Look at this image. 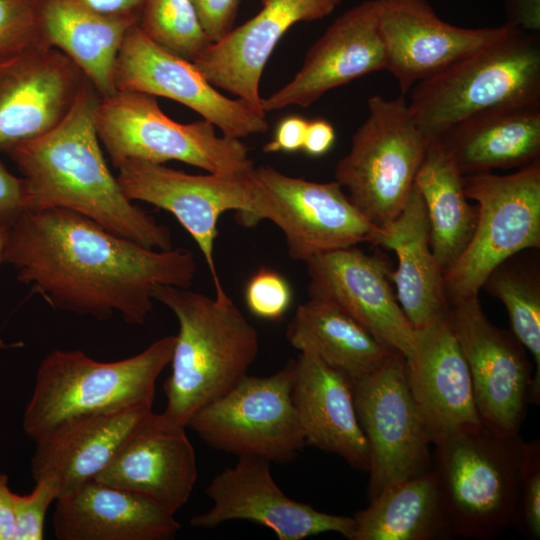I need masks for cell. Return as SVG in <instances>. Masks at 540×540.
<instances>
[{
  "mask_svg": "<svg viewBox=\"0 0 540 540\" xmlns=\"http://www.w3.org/2000/svg\"><path fill=\"white\" fill-rule=\"evenodd\" d=\"M3 263L52 308L143 325L158 284L188 288L197 264L187 249L155 250L77 212H24L9 228Z\"/></svg>",
  "mask_w": 540,
  "mask_h": 540,
  "instance_id": "obj_1",
  "label": "cell"
},
{
  "mask_svg": "<svg viewBox=\"0 0 540 540\" xmlns=\"http://www.w3.org/2000/svg\"><path fill=\"white\" fill-rule=\"evenodd\" d=\"M99 97L87 79L60 124L5 152L25 181L27 211L71 210L147 248L170 250V229L135 206L108 168L94 120Z\"/></svg>",
  "mask_w": 540,
  "mask_h": 540,
  "instance_id": "obj_2",
  "label": "cell"
},
{
  "mask_svg": "<svg viewBox=\"0 0 540 540\" xmlns=\"http://www.w3.org/2000/svg\"><path fill=\"white\" fill-rule=\"evenodd\" d=\"M152 298L167 306L179 324L162 413L186 427L194 413L247 375L259 351L258 332L226 292L211 298L158 284Z\"/></svg>",
  "mask_w": 540,
  "mask_h": 540,
  "instance_id": "obj_3",
  "label": "cell"
},
{
  "mask_svg": "<svg viewBox=\"0 0 540 540\" xmlns=\"http://www.w3.org/2000/svg\"><path fill=\"white\" fill-rule=\"evenodd\" d=\"M411 90L410 113L429 141L485 111L540 106V39L510 25L499 38Z\"/></svg>",
  "mask_w": 540,
  "mask_h": 540,
  "instance_id": "obj_4",
  "label": "cell"
},
{
  "mask_svg": "<svg viewBox=\"0 0 540 540\" xmlns=\"http://www.w3.org/2000/svg\"><path fill=\"white\" fill-rule=\"evenodd\" d=\"M524 442L482 424L434 440L432 471L454 536L488 540L516 522Z\"/></svg>",
  "mask_w": 540,
  "mask_h": 540,
  "instance_id": "obj_5",
  "label": "cell"
},
{
  "mask_svg": "<svg viewBox=\"0 0 540 540\" xmlns=\"http://www.w3.org/2000/svg\"><path fill=\"white\" fill-rule=\"evenodd\" d=\"M175 336L153 342L117 361L101 362L79 349L54 350L41 361L23 415V429L33 439L80 415L153 404L155 385L170 363Z\"/></svg>",
  "mask_w": 540,
  "mask_h": 540,
  "instance_id": "obj_6",
  "label": "cell"
},
{
  "mask_svg": "<svg viewBox=\"0 0 540 540\" xmlns=\"http://www.w3.org/2000/svg\"><path fill=\"white\" fill-rule=\"evenodd\" d=\"M94 120L99 141L116 168L126 160H176L208 173L246 175L255 167L240 139L218 135L204 119L176 122L149 94L116 91L100 96Z\"/></svg>",
  "mask_w": 540,
  "mask_h": 540,
  "instance_id": "obj_7",
  "label": "cell"
},
{
  "mask_svg": "<svg viewBox=\"0 0 540 540\" xmlns=\"http://www.w3.org/2000/svg\"><path fill=\"white\" fill-rule=\"evenodd\" d=\"M368 114L335 168V181L358 210L382 228L403 210L429 140L415 123L405 95H374Z\"/></svg>",
  "mask_w": 540,
  "mask_h": 540,
  "instance_id": "obj_8",
  "label": "cell"
},
{
  "mask_svg": "<svg viewBox=\"0 0 540 540\" xmlns=\"http://www.w3.org/2000/svg\"><path fill=\"white\" fill-rule=\"evenodd\" d=\"M237 219L249 227L271 221L282 231L288 255L304 263L360 243L375 245L381 233L335 180L310 181L271 166L254 167L250 172L247 205Z\"/></svg>",
  "mask_w": 540,
  "mask_h": 540,
  "instance_id": "obj_9",
  "label": "cell"
},
{
  "mask_svg": "<svg viewBox=\"0 0 540 540\" xmlns=\"http://www.w3.org/2000/svg\"><path fill=\"white\" fill-rule=\"evenodd\" d=\"M462 182L478 218L468 246L444 273L449 303L478 295L500 263L540 247V159L512 174H469Z\"/></svg>",
  "mask_w": 540,
  "mask_h": 540,
  "instance_id": "obj_10",
  "label": "cell"
},
{
  "mask_svg": "<svg viewBox=\"0 0 540 540\" xmlns=\"http://www.w3.org/2000/svg\"><path fill=\"white\" fill-rule=\"evenodd\" d=\"M295 359L267 376L245 375L188 420L209 446L272 463L292 461L306 446L292 401Z\"/></svg>",
  "mask_w": 540,
  "mask_h": 540,
  "instance_id": "obj_11",
  "label": "cell"
},
{
  "mask_svg": "<svg viewBox=\"0 0 540 540\" xmlns=\"http://www.w3.org/2000/svg\"><path fill=\"white\" fill-rule=\"evenodd\" d=\"M352 383L357 418L369 450L368 501L385 489L432 470V439L394 352L373 374Z\"/></svg>",
  "mask_w": 540,
  "mask_h": 540,
  "instance_id": "obj_12",
  "label": "cell"
},
{
  "mask_svg": "<svg viewBox=\"0 0 540 540\" xmlns=\"http://www.w3.org/2000/svg\"><path fill=\"white\" fill-rule=\"evenodd\" d=\"M449 322L467 363L482 425L519 434L530 402L532 366L514 334L495 326L478 295L449 303Z\"/></svg>",
  "mask_w": 540,
  "mask_h": 540,
  "instance_id": "obj_13",
  "label": "cell"
},
{
  "mask_svg": "<svg viewBox=\"0 0 540 540\" xmlns=\"http://www.w3.org/2000/svg\"><path fill=\"white\" fill-rule=\"evenodd\" d=\"M116 91H135L165 97L197 112L224 136L241 139L268 130V121L240 99L220 93L197 70L151 41L133 25L114 66Z\"/></svg>",
  "mask_w": 540,
  "mask_h": 540,
  "instance_id": "obj_14",
  "label": "cell"
},
{
  "mask_svg": "<svg viewBox=\"0 0 540 540\" xmlns=\"http://www.w3.org/2000/svg\"><path fill=\"white\" fill-rule=\"evenodd\" d=\"M117 169V181L129 200L152 204L176 217L200 248L215 293H224L214 259L217 224L224 212L245 210L250 172L192 175L142 160H126Z\"/></svg>",
  "mask_w": 540,
  "mask_h": 540,
  "instance_id": "obj_15",
  "label": "cell"
},
{
  "mask_svg": "<svg viewBox=\"0 0 540 540\" xmlns=\"http://www.w3.org/2000/svg\"><path fill=\"white\" fill-rule=\"evenodd\" d=\"M270 462L239 457L206 486L211 508L193 516L194 528L212 529L227 521L245 520L271 529L280 540H302L335 532L351 540L353 517L321 512L288 497L274 481Z\"/></svg>",
  "mask_w": 540,
  "mask_h": 540,
  "instance_id": "obj_16",
  "label": "cell"
},
{
  "mask_svg": "<svg viewBox=\"0 0 540 540\" xmlns=\"http://www.w3.org/2000/svg\"><path fill=\"white\" fill-rule=\"evenodd\" d=\"M309 297L340 307L379 341L409 360L416 333L391 287V271L379 255L357 246L316 255L305 262Z\"/></svg>",
  "mask_w": 540,
  "mask_h": 540,
  "instance_id": "obj_17",
  "label": "cell"
},
{
  "mask_svg": "<svg viewBox=\"0 0 540 540\" xmlns=\"http://www.w3.org/2000/svg\"><path fill=\"white\" fill-rule=\"evenodd\" d=\"M86 80L73 61L45 43L0 62V152L60 124Z\"/></svg>",
  "mask_w": 540,
  "mask_h": 540,
  "instance_id": "obj_18",
  "label": "cell"
},
{
  "mask_svg": "<svg viewBox=\"0 0 540 540\" xmlns=\"http://www.w3.org/2000/svg\"><path fill=\"white\" fill-rule=\"evenodd\" d=\"M388 70L405 95L503 35L509 24L463 28L437 16L426 0H376Z\"/></svg>",
  "mask_w": 540,
  "mask_h": 540,
  "instance_id": "obj_19",
  "label": "cell"
},
{
  "mask_svg": "<svg viewBox=\"0 0 540 540\" xmlns=\"http://www.w3.org/2000/svg\"><path fill=\"white\" fill-rule=\"evenodd\" d=\"M386 55L376 0L341 14L307 51L298 72L283 87L262 98L263 111L308 107L325 93L385 69Z\"/></svg>",
  "mask_w": 540,
  "mask_h": 540,
  "instance_id": "obj_20",
  "label": "cell"
},
{
  "mask_svg": "<svg viewBox=\"0 0 540 540\" xmlns=\"http://www.w3.org/2000/svg\"><path fill=\"white\" fill-rule=\"evenodd\" d=\"M342 0H261V10L233 28L193 62L215 88L235 95L261 116L259 85L265 65L279 40L298 22L330 15Z\"/></svg>",
  "mask_w": 540,
  "mask_h": 540,
  "instance_id": "obj_21",
  "label": "cell"
},
{
  "mask_svg": "<svg viewBox=\"0 0 540 540\" xmlns=\"http://www.w3.org/2000/svg\"><path fill=\"white\" fill-rule=\"evenodd\" d=\"M186 428L151 411L95 480L142 495L175 515L198 475Z\"/></svg>",
  "mask_w": 540,
  "mask_h": 540,
  "instance_id": "obj_22",
  "label": "cell"
},
{
  "mask_svg": "<svg viewBox=\"0 0 540 540\" xmlns=\"http://www.w3.org/2000/svg\"><path fill=\"white\" fill-rule=\"evenodd\" d=\"M415 333L406 379L432 443L460 428L481 425L470 372L448 313Z\"/></svg>",
  "mask_w": 540,
  "mask_h": 540,
  "instance_id": "obj_23",
  "label": "cell"
},
{
  "mask_svg": "<svg viewBox=\"0 0 540 540\" xmlns=\"http://www.w3.org/2000/svg\"><path fill=\"white\" fill-rule=\"evenodd\" d=\"M151 411L152 404H141L59 423L34 440V481L54 483L60 495L95 479Z\"/></svg>",
  "mask_w": 540,
  "mask_h": 540,
  "instance_id": "obj_24",
  "label": "cell"
},
{
  "mask_svg": "<svg viewBox=\"0 0 540 540\" xmlns=\"http://www.w3.org/2000/svg\"><path fill=\"white\" fill-rule=\"evenodd\" d=\"M53 529L58 540H169L180 524L156 502L93 479L56 498Z\"/></svg>",
  "mask_w": 540,
  "mask_h": 540,
  "instance_id": "obj_25",
  "label": "cell"
},
{
  "mask_svg": "<svg viewBox=\"0 0 540 540\" xmlns=\"http://www.w3.org/2000/svg\"><path fill=\"white\" fill-rule=\"evenodd\" d=\"M292 401L306 446L336 454L368 473L369 450L355 409L349 378L312 352H300Z\"/></svg>",
  "mask_w": 540,
  "mask_h": 540,
  "instance_id": "obj_26",
  "label": "cell"
},
{
  "mask_svg": "<svg viewBox=\"0 0 540 540\" xmlns=\"http://www.w3.org/2000/svg\"><path fill=\"white\" fill-rule=\"evenodd\" d=\"M375 245L393 250L397 256L391 280L414 330L448 313L444 275L431 249L426 209L415 185L400 215L381 228Z\"/></svg>",
  "mask_w": 540,
  "mask_h": 540,
  "instance_id": "obj_27",
  "label": "cell"
},
{
  "mask_svg": "<svg viewBox=\"0 0 540 540\" xmlns=\"http://www.w3.org/2000/svg\"><path fill=\"white\" fill-rule=\"evenodd\" d=\"M437 140L462 175L521 168L540 159V106H513L473 115Z\"/></svg>",
  "mask_w": 540,
  "mask_h": 540,
  "instance_id": "obj_28",
  "label": "cell"
},
{
  "mask_svg": "<svg viewBox=\"0 0 540 540\" xmlns=\"http://www.w3.org/2000/svg\"><path fill=\"white\" fill-rule=\"evenodd\" d=\"M44 42L73 61L101 97L116 92L114 66L137 22L97 13L79 0H39Z\"/></svg>",
  "mask_w": 540,
  "mask_h": 540,
  "instance_id": "obj_29",
  "label": "cell"
},
{
  "mask_svg": "<svg viewBox=\"0 0 540 540\" xmlns=\"http://www.w3.org/2000/svg\"><path fill=\"white\" fill-rule=\"evenodd\" d=\"M285 335L299 352L314 353L351 382L373 374L396 352L334 303L312 297L297 307Z\"/></svg>",
  "mask_w": 540,
  "mask_h": 540,
  "instance_id": "obj_30",
  "label": "cell"
},
{
  "mask_svg": "<svg viewBox=\"0 0 540 540\" xmlns=\"http://www.w3.org/2000/svg\"><path fill=\"white\" fill-rule=\"evenodd\" d=\"M353 519L351 540H439L454 536L432 470L385 489Z\"/></svg>",
  "mask_w": 540,
  "mask_h": 540,
  "instance_id": "obj_31",
  "label": "cell"
},
{
  "mask_svg": "<svg viewBox=\"0 0 540 540\" xmlns=\"http://www.w3.org/2000/svg\"><path fill=\"white\" fill-rule=\"evenodd\" d=\"M462 176L445 148L429 141L414 185L425 205L431 249L443 275L466 249L477 224V206L469 203Z\"/></svg>",
  "mask_w": 540,
  "mask_h": 540,
  "instance_id": "obj_32",
  "label": "cell"
},
{
  "mask_svg": "<svg viewBox=\"0 0 540 540\" xmlns=\"http://www.w3.org/2000/svg\"><path fill=\"white\" fill-rule=\"evenodd\" d=\"M536 249L521 251L500 263L482 288L507 309L512 333L536 365L530 402L540 400V267Z\"/></svg>",
  "mask_w": 540,
  "mask_h": 540,
  "instance_id": "obj_33",
  "label": "cell"
},
{
  "mask_svg": "<svg viewBox=\"0 0 540 540\" xmlns=\"http://www.w3.org/2000/svg\"><path fill=\"white\" fill-rule=\"evenodd\" d=\"M137 25L155 44L192 63L213 44L191 0H146Z\"/></svg>",
  "mask_w": 540,
  "mask_h": 540,
  "instance_id": "obj_34",
  "label": "cell"
},
{
  "mask_svg": "<svg viewBox=\"0 0 540 540\" xmlns=\"http://www.w3.org/2000/svg\"><path fill=\"white\" fill-rule=\"evenodd\" d=\"M41 43L39 0H0V62Z\"/></svg>",
  "mask_w": 540,
  "mask_h": 540,
  "instance_id": "obj_35",
  "label": "cell"
},
{
  "mask_svg": "<svg viewBox=\"0 0 540 540\" xmlns=\"http://www.w3.org/2000/svg\"><path fill=\"white\" fill-rule=\"evenodd\" d=\"M244 295L250 313L270 321L281 319L292 302L288 281L277 271L265 267L248 280Z\"/></svg>",
  "mask_w": 540,
  "mask_h": 540,
  "instance_id": "obj_36",
  "label": "cell"
},
{
  "mask_svg": "<svg viewBox=\"0 0 540 540\" xmlns=\"http://www.w3.org/2000/svg\"><path fill=\"white\" fill-rule=\"evenodd\" d=\"M516 524L531 539L540 537V442H524Z\"/></svg>",
  "mask_w": 540,
  "mask_h": 540,
  "instance_id": "obj_37",
  "label": "cell"
},
{
  "mask_svg": "<svg viewBox=\"0 0 540 540\" xmlns=\"http://www.w3.org/2000/svg\"><path fill=\"white\" fill-rule=\"evenodd\" d=\"M59 495L57 486L47 480L35 482L27 495L14 494L15 536L14 540H42L44 523L50 505Z\"/></svg>",
  "mask_w": 540,
  "mask_h": 540,
  "instance_id": "obj_38",
  "label": "cell"
},
{
  "mask_svg": "<svg viewBox=\"0 0 540 540\" xmlns=\"http://www.w3.org/2000/svg\"><path fill=\"white\" fill-rule=\"evenodd\" d=\"M201 26L212 43L233 28L241 0H191Z\"/></svg>",
  "mask_w": 540,
  "mask_h": 540,
  "instance_id": "obj_39",
  "label": "cell"
},
{
  "mask_svg": "<svg viewBox=\"0 0 540 540\" xmlns=\"http://www.w3.org/2000/svg\"><path fill=\"white\" fill-rule=\"evenodd\" d=\"M26 201L24 179L11 174L0 160V226L10 228L27 212Z\"/></svg>",
  "mask_w": 540,
  "mask_h": 540,
  "instance_id": "obj_40",
  "label": "cell"
},
{
  "mask_svg": "<svg viewBox=\"0 0 540 540\" xmlns=\"http://www.w3.org/2000/svg\"><path fill=\"white\" fill-rule=\"evenodd\" d=\"M308 121L291 115L280 121L274 137L263 147L265 153L297 152L303 149Z\"/></svg>",
  "mask_w": 540,
  "mask_h": 540,
  "instance_id": "obj_41",
  "label": "cell"
},
{
  "mask_svg": "<svg viewBox=\"0 0 540 540\" xmlns=\"http://www.w3.org/2000/svg\"><path fill=\"white\" fill-rule=\"evenodd\" d=\"M507 24L536 33L540 30V0H502Z\"/></svg>",
  "mask_w": 540,
  "mask_h": 540,
  "instance_id": "obj_42",
  "label": "cell"
},
{
  "mask_svg": "<svg viewBox=\"0 0 540 540\" xmlns=\"http://www.w3.org/2000/svg\"><path fill=\"white\" fill-rule=\"evenodd\" d=\"M335 137L329 122L321 119L308 122L302 150L312 157L322 156L331 149Z\"/></svg>",
  "mask_w": 540,
  "mask_h": 540,
  "instance_id": "obj_43",
  "label": "cell"
},
{
  "mask_svg": "<svg viewBox=\"0 0 540 540\" xmlns=\"http://www.w3.org/2000/svg\"><path fill=\"white\" fill-rule=\"evenodd\" d=\"M99 14L131 19L138 23L146 0H79Z\"/></svg>",
  "mask_w": 540,
  "mask_h": 540,
  "instance_id": "obj_44",
  "label": "cell"
},
{
  "mask_svg": "<svg viewBox=\"0 0 540 540\" xmlns=\"http://www.w3.org/2000/svg\"><path fill=\"white\" fill-rule=\"evenodd\" d=\"M14 494L8 486V477L0 471V540H14L15 503Z\"/></svg>",
  "mask_w": 540,
  "mask_h": 540,
  "instance_id": "obj_45",
  "label": "cell"
},
{
  "mask_svg": "<svg viewBox=\"0 0 540 540\" xmlns=\"http://www.w3.org/2000/svg\"><path fill=\"white\" fill-rule=\"evenodd\" d=\"M9 228L0 226V264L3 263V254L8 239Z\"/></svg>",
  "mask_w": 540,
  "mask_h": 540,
  "instance_id": "obj_46",
  "label": "cell"
},
{
  "mask_svg": "<svg viewBox=\"0 0 540 540\" xmlns=\"http://www.w3.org/2000/svg\"><path fill=\"white\" fill-rule=\"evenodd\" d=\"M21 346H23L22 342L6 343L5 341L0 339V350L7 348H19Z\"/></svg>",
  "mask_w": 540,
  "mask_h": 540,
  "instance_id": "obj_47",
  "label": "cell"
}]
</instances>
